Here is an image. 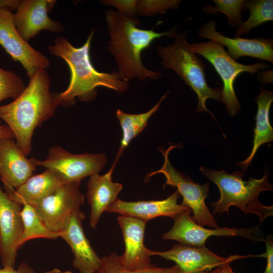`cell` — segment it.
<instances>
[{
	"instance_id": "f1b7e54d",
	"label": "cell",
	"mask_w": 273,
	"mask_h": 273,
	"mask_svg": "<svg viewBox=\"0 0 273 273\" xmlns=\"http://www.w3.org/2000/svg\"><path fill=\"white\" fill-rule=\"evenodd\" d=\"M180 0H140L138 1L137 14L152 16L163 14L169 9L178 8Z\"/></svg>"
},
{
	"instance_id": "6da1fadb",
	"label": "cell",
	"mask_w": 273,
	"mask_h": 273,
	"mask_svg": "<svg viewBox=\"0 0 273 273\" xmlns=\"http://www.w3.org/2000/svg\"><path fill=\"white\" fill-rule=\"evenodd\" d=\"M105 18L110 38L108 49L114 57L120 78L128 82L134 78L144 80L161 77L160 72L149 70L143 65L142 53L156 39L163 36L175 37L177 26L163 32L142 29L138 26L141 23L138 18L112 10L105 12Z\"/></svg>"
},
{
	"instance_id": "4dcf8cb0",
	"label": "cell",
	"mask_w": 273,
	"mask_h": 273,
	"mask_svg": "<svg viewBox=\"0 0 273 273\" xmlns=\"http://www.w3.org/2000/svg\"><path fill=\"white\" fill-rule=\"evenodd\" d=\"M266 252L263 257L267 259L266 265L263 273H273V238L272 235H267L265 239Z\"/></svg>"
},
{
	"instance_id": "cb8c5ba5",
	"label": "cell",
	"mask_w": 273,
	"mask_h": 273,
	"mask_svg": "<svg viewBox=\"0 0 273 273\" xmlns=\"http://www.w3.org/2000/svg\"><path fill=\"white\" fill-rule=\"evenodd\" d=\"M21 216L23 231L20 247L28 241L34 239H56L60 238L59 233L52 232L47 228L33 206L28 204L22 205Z\"/></svg>"
},
{
	"instance_id": "8d00e7d4",
	"label": "cell",
	"mask_w": 273,
	"mask_h": 273,
	"mask_svg": "<svg viewBox=\"0 0 273 273\" xmlns=\"http://www.w3.org/2000/svg\"><path fill=\"white\" fill-rule=\"evenodd\" d=\"M201 273H205V272H201Z\"/></svg>"
},
{
	"instance_id": "74e56055",
	"label": "cell",
	"mask_w": 273,
	"mask_h": 273,
	"mask_svg": "<svg viewBox=\"0 0 273 273\" xmlns=\"http://www.w3.org/2000/svg\"><path fill=\"white\" fill-rule=\"evenodd\" d=\"M180 273H183V272H181Z\"/></svg>"
},
{
	"instance_id": "52a82bcc",
	"label": "cell",
	"mask_w": 273,
	"mask_h": 273,
	"mask_svg": "<svg viewBox=\"0 0 273 273\" xmlns=\"http://www.w3.org/2000/svg\"><path fill=\"white\" fill-rule=\"evenodd\" d=\"M177 146L171 145L167 149L159 148L163 155L164 163L161 168L149 173L147 180L153 175L163 174L166 181L164 187L170 186L177 189V192L183 197L182 205L188 206L193 213V220L198 224L213 228H218L217 222L205 204L208 197L209 184L201 185L194 181L190 177L177 170L169 159L170 152Z\"/></svg>"
},
{
	"instance_id": "277c9868",
	"label": "cell",
	"mask_w": 273,
	"mask_h": 273,
	"mask_svg": "<svg viewBox=\"0 0 273 273\" xmlns=\"http://www.w3.org/2000/svg\"><path fill=\"white\" fill-rule=\"evenodd\" d=\"M201 172L218 187L220 197L219 199L211 204L212 214H221L226 212L229 214L230 207L234 206L247 215L252 213L259 217L260 223L273 215L272 205L265 206L258 200L260 193L271 191L272 186L268 181V175L265 172L260 179L250 177L245 181L243 173L236 171L231 174L223 170H210L204 166L200 168Z\"/></svg>"
},
{
	"instance_id": "8992f818",
	"label": "cell",
	"mask_w": 273,
	"mask_h": 273,
	"mask_svg": "<svg viewBox=\"0 0 273 273\" xmlns=\"http://www.w3.org/2000/svg\"><path fill=\"white\" fill-rule=\"evenodd\" d=\"M192 52L200 55L213 66L223 83L221 91V101L225 104L226 111L231 116L240 111L241 105L234 89L237 77L243 72L255 73L259 70L270 67L264 62L245 65L232 59L221 44L212 40L190 44Z\"/></svg>"
},
{
	"instance_id": "83f0119b",
	"label": "cell",
	"mask_w": 273,
	"mask_h": 273,
	"mask_svg": "<svg viewBox=\"0 0 273 273\" xmlns=\"http://www.w3.org/2000/svg\"><path fill=\"white\" fill-rule=\"evenodd\" d=\"M25 87L23 79L15 71L0 67V103L9 98L16 99Z\"/></svg>"
},
{
	"instance_id": "e0dca14e",
	"label": "cell",
	"mask_w": 273,
	"mask_h": 273,
	"mask_svg": "<svg viewBox=\"0 0 273 273\" xmlns=\"http://www.w3.org/2000/svg\"><path fill=\"white\" fill-rule=\"evenodd\" d=\"M216 22L210 20L198 30L199 36L216 41L228 48V54L234 60L247 56L273 62V40L265 38H230L218 32Z\"/></svg>"
},
{
	"instance_id": "ba28073f",
	"label": "cell",
	"mask_w": 273,
	"mask_h": 273,
	"mask_svg": "<svg viewBox=\"0 0 273 273\" xmlns=\"http://www.w3.org/2000/svg\"><path fill=\"white\" fill-rule=\"evenodd\" d=\"M30 159L36 166L56 172L66 183L81 181L86 177L99 173L107 162L104 153L73 154L58 145L49 149L45 159Z\"/></svg>"
},
{
	"instance_id": "5b68a950",
	"label": "cell",
	"mask_w": 273,
	"mask_h": 273,
	"mask_svg": "<svg viewBox=\"0 0 273 273\" xmlns=\"http://www.w3.org/2000/svg\"><path fill=\"white\" fill-rule=\"evenodd\" d=\"M188 31L176 34L174 42L166 47H157L161 64L166 69L173 70L197 94L198 102L196 111L213 115L206 106L208 99L221 101V88L210 87L205 78L206 66L196 54L193 53L186 40Z\"/></svg>"
},
{
	"instance_id": "e575fe53",
	"label": "cell",
	"mask_w": 273,
	"mask_h": 273,
	"mask_svg": "<svg viewBox=\"0 0 273 273\" xmlns=\"http://www.w3.org/2000/svg\"><path fill=\"white\" fill-rule=\"evenodd\" d=\"M4 138L14 139V135L10 128L6 124L0 123V139Z\"/></svg>"
},
{
	"instance_id": "7c38bea8",
	"label": "cell",
	"mask_w": 273,
	"mask_h": 273,
	"mask_svg": "<svg viewBox=\"0 0 273 273\" xmlns=\"http://www.w3.org/2000/svg\"><path fill=\"white\" fill-rule=\"evenodd\" d=\"M22 205L0 187V257L3 266L15 267L23 231Z\"/></svg>"
},
{
	"instance_id": "ffe728a7",
	"label": "cell",
	"mask_w": 273,
	"mask_h": 273,
	"mask_svg": "<svg viewBox=\"0 0 273 273\" xmlns=\"http://www.w3.org/2000/svg\"><path fill=\"white\" fill-rule=\"evenodd\" d=\"M116 163L114 161L104 174L98 173L89 176L86 197L90 207L89 223L92 228H96L103 213L118 199V196L122 189V184L112 180Z\"/></svg>"
},
{
	"instance_id": "d6a6232c",
	"label": "cell",
	"mask_w": 273,
	"mask_h": 273,
	"mask_svg": "<svg viewBox=\"0 0 273 273\" xmlns=\"http://www.w3.org/2000/svg\"><path fill=\"white\" fill-rule=\"evenodd\" d=\"M21 2L18 0H0V8L11 12L14 10L17 11Z\"/></svg>"
},
{
	"instance_id": "603a6c76",
	"label": "cell",
	"mask_w": 273,
	"mask_h": 273,
	"mask_svg": "<svg viewBox=\"0 0 273 273\" xmlns=\"http://www.w3.org/2000/svg\"><path fill=\"white\" fill-rule=\"evenodd\" d=\"M169 93L168 90L151 109L140 114H130L117 109L116 116L122 130V138L120 147L114 161L117 162L123 151L128 146L131 141L141 133L147 126L150 117L159 109L161 104Z\"/></svg>"
},
{
	"instance_id": "8fae6325",
	"label": "cell",
	"mask_w": 273,
	"mask_h": 273,
	"mask_svg": "<svg viewBox=\"0 0 273 273\" xmlns=\"http://www.w3.org/2000/svg\"><path fill=\"white\" fill-rule=\"evenodd\" d=\"M0 45L15 61L21 63L30 77L40 69L51 65L48 58L34 49L18 32L13 20V14L0 8Z\"/></svg>"
},
{
	"instance_id": "d4e9b609",
	"label": "cell",
	"mask_w": 273,
	"mask_h": 273,
	"mask_svg": "<svg viewBox=\"0 0 273 273\" xmlns=\"http://www.w3.org/2000/svg\"><path fill=\"white\" fill-rule=\"evenodd\" d=\"M243 9L248 10L250 15L248 20L238 27L235 37L248 34L253 28L273 20L272 0L244 1Z\"/></svg>"
},
{
	"instance_id": "4316f807",
	"label": "cell",
	"mask_w": 273,
	"mask_h": 273,
	"mask_svg": "<svg viewBox=\"0 0 273 273\" xmlns=\"http://www.w3.org/2000/svg\"><path fill=\"white\" fill-rule=\"evenodd\" d=\"M215 6L211 5L205 6L202 10L210 14H217L219 12L228 17V23L232 27H239L243 22L241 11L244 1L243 0H214Z\"/></svg>"
},
{
	"instance_id": "3957f363",
	"label": "cell",
	"mask_w": 273,
	"mask_h": 273,
	"mask_svg": "<svg viewBox=\"0 0 273 273\" xmlns=\"http://www.w3.org/2000/svg\"><path fill=\"white\" fill-rule=\"evenodd\" d=\"M51 83L46 69H40L29 77L27 86L16 99L0 105V119L10 128L26 156L31 152L35 129L52 118L59 106L56 93L51 92Z\"/></svg>"
},
{
	"instance_id": "44dd1931",
	"label": "cell",
	"mask_w": 273,
	"mask_h": 273,
	"mask_svg": "<svg viewBox=\"0 0 273 273\" xmlns=\"http://www.w3.org/2000/svg\"><path fill=\"white\" fill-rule=\"evenodd\" d=\"M65 183L56 172L46 169L40 173L31 175L8 195L21 205L33 206Z\"/></svg>"
},
{
	"instance_id": "ac0fdd59",
	"label": "cell",
	"mask_w": 273,
	"mask_h": 273,
	"mask_svg": "<svg viewBox=\"0 0 273 273\" xmlns=\"http://www.w3.org/2000/svg\"><path fill=\"white\" fill-rule=\"evenodd\" d=\"M36 168L14 139H0V178L8 195L32 175Z\"/></svg>"
},
{
	"instance_id": "1f68e13d",
	"label": "cell",
	"mask_w": 273,
	"mask_h": 273,
	"mask_svg": "<svg viewBox=\"0 0 273 273\" xmlns=\"http://www.w3.org/2000/svg\"><path fill=\"white\" fill-rule=\"evenodd\" d=\"M0 273H36L34 270L27 263L21 262L18 267L3 266L0 267Z\"/></svg>"
},
{
	"instance_id": "d590c367",
	"label": "cell",
	"mask_w": 273,
	"mask_h": 273,
	"mask_svg": "<svg viewBox=\"0 0 273 273\" xmlns=\"http://www.w3.org/2000/svg\"><path fill=\"white\" fill-rule=\"evenodd\" d=\"M44 273H73V272L70 270L63 271L59 268H55L50 270H48L44 272Z\"/></svg>"
},
{
	"instance_id": "7402d4cb",
	"label": "cell",
	"mask_w": 273,
	"mask_h": 273,
	"mask_svg": "<svg viewBox=\"0 0 273 273\" xmlns=\"http://www.w3.org/2000/svg\"><path fill=\"white\" fill-rule=\"evenodd\" d=\"M260 89V94L255 98L258 108L255 117L252 149L247 158L239 162L238 164L243 171L247 169L259 148L273 140V128L269 118V109L273 101V92L263 88Z\"/></svg>"
},
{
	"instance_id": "f546056e",
	"label": "cell",
	"mask_w": 273,
	"mask_h": 273,
	"mask_svg": "<svg viewBox=\"0 0 273 273\" xmlns=\"http://www.w3.org/2000/svg\"><path fill=\"white\" fill-rule=\"evenodd\" d=\"M101 3L106 6H111L116 8L120 13L131 18H137V4L136 0H104Z\"/></svg>"
},
{
	"instance_id": "7a4b0ae2",
	"label": "cell",
	"mask_w": 273,
	"mask_h": 273,
	"mask_svg": "<svg viewBox=\"0 0 273 273\" xmlns=\"http://www.w3.org/2000/svg\"><path fill=\"white\" fill-rule=\"evenodd\" d=\"M94 33L91 31L84 43L79 47L73 46L67 38L62 36L57 37L54 44L48 47L49 53L64 60L70 71L67 88L56 93L59 106H71L75 103L76 98L81 102L92 101L96 97V89L99 86L119 93L126 92L129 88L128 82L122 80L117 71L100 72L93 66L90 48Z\"/></svg>"
},
{
	"instance_id": "4fadbf2b",
	"label": "cell",
	"mask_w": 273,
	"mask_h": 273,
	"mask_svg": "<svg viewBox=\"0 0 273 273\" xmlns=\"http://www.w3.org/2000/svg\"><path fill=\"white\" fill-rule=\"evenodd\" d=\"M150 255L174 261L183 273L209 272L222 264L248 257L231 255L224 257L214 253L205 246L198 247L181 244H175L165 251L151 250Z\"/></svg>"
},
{
	"instance_id": "5bb4252c",
	"label": "cell",
	"mask_w": 273,
	"mask_h": 273,
	"mask_svg": "<svg viewBox=\"0 0 273 273\" xmlns=\"http://www.w3.org/2000/svg\"><path fill=\"white\" fill-rule=\"evenodd\" d=\"M85 218L80 209L75 210L59 232V237L71 249L74 256L73 267L79 273H96L101 266V258L85 236L82 225Z\"/></svg>"
},
{
	"instance_id": "9c48e42d",
	"label": "cell",
	"mask_w": 273,
	"mask_h": 273,
	"mask_svg": "<svg viewBox=\"0 0 273 273\" xmlns=\"http://www.w3.org/2000/svg\"><path fill=\"white\" fill-rule=\"evenodd\" d=\"M191 211H186L174 218L171 229L162 236L164 240H175L180 244L205 246L207 240L211 236H238L248 239L253 242L265 241L258 226L247 228L228 227L207 229L195 222L192 218Z\"/></svg>"
},
{
	"instance_id": "d6986e66",
	"label": "cell",
	"mask_w": 273,
	"mask_h": 273,
	"mask_svg": "<svg viewBox=\"0 0 273 273\" xmlns=\"http://www.w3.org/2000/svg\"><path fill=\"white\" fill-rule=\"evenodd\" d=\"M179 195L176 191L162 200L125 201L118 199L106 212L118 213L147 222L159 216L174 219L186 211H191L188 206L178 204Z\"/></svg>"
},
{
	"instance_id": "30bf717a",
	"label": "cell",
	"mask_w": 273,
	"mask_h": 273,
	"mask_svg": "<svg viewBox=\"0 0 273 273\" xmlns=\"http://www.w3.org/2000/svg\"><path fill=\"white\" fill-rule=\"evenodd\" d=\"M80 184L81 181L65 183L33 205L51 231L59 233L72 213L84 203Z\"/></svg>"
},
{
	"instance_id": "2e32d148",
	"label": "cell",
	"mask_w": 273,
	"mask_h": 273,
	"mask_svg": "<svg viewBox=\"0 0 273 273\" xmlns=\"http://www.w3.org/2000/svg\"><path fill=\"white\" fill-rule=\"evenodd\" d=\"M118 223L121 228L125 249L120 259L124 267L131 271L150 269L154 265L150 259L151 250L144 244L147 222L130 216L120 215Z\"/></svg>"
},
{
	"instance_id": "484cf974",
	"label": "cell",
	"mask_w": 273,
	"mask_h": 273,
	"mask_svg": "<svg viewBox=\"0 0 273 273\" xmlns=\"http://www.w3.org/2000/svg\"><path fill=\"white\" fill-rule=\"evenodd\" d=\"M181 271L176 265L170 267H160L154 266L142 271H131L123 265L120 256L113 252L101 258V264L96 273H180Z\"/></svg>"
},
{
	"instance_id": "9a60e30c",
	"label": "cell",
	"mask_w": 273,
	"mask_h": 273,
	"mask_svg": "<svg viewBox=\"0 0 273 273\" xmlns=\"http://www.w3.org/2000/svg\"><path fill=\"white\" fill-rule=\"evenodd\" d=\"M52 0H23L13 14L16 28L26 41L35 37L40 31L47 30L53 33L63 31V25L48 16V13L56 3Z\"/></svg>"
},
{
	"instance_id": "836d02e7",
	"label": "cell",
	"mask_w": 273,
	"mask_h": 273,
	"mask_svg": "<svg viewBox=\"0 0 273 273\" xmlns=\"http://www.w3.org/2000/svg\"><path fill=\"white\" fill-rule=\"evenodd\" d=\"M205 273H234L230 266V263H226L219 265L213 270Z\"/></svg>"
}]
</instances>
